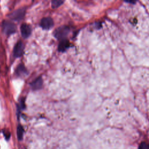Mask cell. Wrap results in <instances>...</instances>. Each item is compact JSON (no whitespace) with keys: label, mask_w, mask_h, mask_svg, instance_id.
<instances>
[{"label":"cell","mask_w":149,"mask_h":149,"mask_svg":"<svg viewBox=\"0 0 149 149\" xmlns=\"http://www.w3.org/2000/svg\"><path fill=\"white\" fill-rule=\"evenodd\" d=\"M43 86V80L41 77H39L38 78L35 79L32 83H31V87L34 90L40 89Z\"/></svg>","instance_id":"cell-7"},{"label":"cell","mask_w":149,"mask_h":149,"mask_svg":"<svg viewBox=\"0 0 149 149\" xmlns=\"http://www.w3.org/2000/svg\"><path fill=\"white\" fill-rule=\"evenodd\" d=\"M69 47V42L68 40L64 39L60 43L58 46V50L60 51H64L67 49Z\"/></svg>","instance_id":"cell-8"},{"label":"cell","mask_w":149,"mask_h":149,"mask_svg":"<svg viewBox=\"0 0 149 149\" xmlns=\"http://www.w3.org/2000/svg\"><path fill=\"white\" fill-rule=\"evenodd\" d=\"M3 30L8 35L13 34L16 32V27L15 24L8 20H5L2 23Z\"/></svg>","instance_id":"cell-2"},{"label":"cell","mask_w":149,"mask_h":149,"mask_svg":"<svg viewBox=\"0 0 149 149\" xmlns=\"http://www.w3.org/2000/svg\"><path fill=\"white\" fill-rule=\"evenodd\" d=\"M139 149H149V146L146 142H143L140 144Z\"/></svg>","instance_id":"cell-12"},{"label":"cell","mask_w":149,"mask_h":149,"mask_svg":"<svg viewBox=\"0 0 149 149\" xmlns=\"http://www.w3.org/2000/svg\"><path fill=\"white\" fill-rule=\"evenodd\" d=\"M16 72L19 76H25L26 74V69L25 68L24 65L20 64L17 67L16 69Z\"/></svg>","instance_id":"cell-9"},{"label":"cell","mask_w":149,"mask_h":149,"mask_svg":"<svg viewBox=\"0 0 149 149\" xmlns=\"http://www.w3.org/2000/svg\"><path fill=\"white\" fill-rule=\"evenodd\" d=\"M40 26L43 29L45 30L50 29L54 26V22L53 19L50 17H46L41 19L40 22Z\"/></svg>","instance_id":"cell-4"},{"label":"cell","mask_w":149,"mask_h":149,"mask_svg":"<svg viewBox=\"0 0 149 149\" xmlns=\"http://www.w3.org/2000/svg\"><path fill=\"white\" fill-rule=\"evenodd\" d=\"M24 129L22 126L19 125L17 128V136L19 140H22L23 139Z\"/></svg>","instance_id":"cell-10"},{"label":"cell","mask_w":149,"mask_h":149,"mask_svg":"<svg viewBox=\"0 0 149 149\" xmlns=\"http://www.w3.org/2000/svg\"><path fill=\"white\" fill-rule=\"evenodd\" d=\"M64 3V1H60V0H54L51 2V6L53 8H57L61 5Z\"/></svg>","instance_id":"cell-11"},{"label":"cell","mask_w":149,"mask_h":149,"mask_svg":"<svg viewBox=\"0 0 149 149\" xmlns=\"http://www.w3.org/2000/svg\"><path fill=\"white\" fill-rule=\"evenodd\" d=\"M126 2L132 3V4H135V3H136V1H126Z\"/></svg>","instance_id":"cell-13"},{"label":"cell","mask_w":149,"mask_h":149,"mask_svg":"<svg viewBox=\"0 0 149 149\" xmlns=\"http://www.w3.org/2000/svg\"><path fill=\"white\" fill-rule=\"evenodd\" d=\"M20 32H21L22 36L24 38H27L30 35L32 29L29 25L26 23H23L20 26Z\"/></svg>","instance_id":"cell-6"},{"label":"cell","mask_w":149,"mask_h":149,"mask_svg":"<svg viewBox=\"0 0 149 149\" xmlns=\"http://www.w3.org/2000/svg\"><path fill=\"white\" fill-rule=\"evenodd\" d=\"M24 46L22 41H19L15 45L14 49H13V54L14 56L16 58L20 57L22 56V54L23 52Z\"/></svg>","instance_id":"cell-5"},{"label":"cell","mask_w":149,"mask_h":149,"mask_svg":"<svg viewBox=\"0 0 149 149\" xmlns=\"http://www.w3.org/2000/svg\"><path fill=\"white\" fill-rule=\"evenodd\" d=\"M69 32V29L66 26H62L55 29L54 33L55 37L58 40L63 39L68 35Z\"/></svg>","instance_id":"cell-1"},{"label":"cell","mask_w":149,"mask_h":149,"mask_svg":"<svg viewBox=\"0 0 149 149\" xmlns=\"http://www.w3.org/2000/svg\"><path fill=\"white\" fill-rule=\"evenodd\" d=\"M25 14V9L24 8H19V9L16 10L12 13H11L9 15V17L12 19L17 20H19L22 19Z\"/></svg>","instance_id":"cell-3"}]
</instances>
